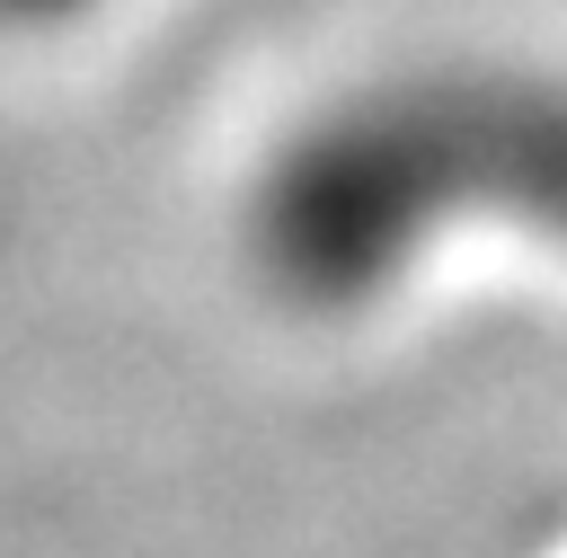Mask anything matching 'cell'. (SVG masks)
Here are the masks:
<instances>
[{
	"mask_svg": "<svg viewBox=\"0 0 567 558\" xmlns=\"http://www.w3.org/2000/svg\"><path fill=\"white\" fill-rule=\"evenodd\" d=\"M71 9H89V0H0V18H71Z\"/></svg>",
	"mask_w": 567,
	"mask_h": 558,
	"instance_id": "1",
	"label": "cell"
}]
</instances>
